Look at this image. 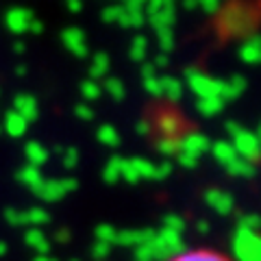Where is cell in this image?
Wrapping results in <instances>:
<instances>
[{
	"mask_svg": "<svg viewBox=\"0 0 261 261\" xmlns=\"http://www.w3.org/2000/svg\"><path fill=\"white\" fill-rule=\"evenodd\" d=\"M33 20H35V15H33L29 9H24V7H13V9H9L7 15H5V24H7V29H9L13 35H22V33H27Z\"/></svg>",
	"mask_w": 261,
	"mask_h": 261,
	"instance_id": "cell-2",
	"label": "cell"
},
{
	"mask_svg": "<svg viewBox=\"0 0 261 261\" xmlns=\"http://www.w3.org/2000/svg\"><path fill=\"white\" fill-rule=\"evenodd\" d=\"M102 65L107 68V57H105V55H98V57H96V63H94V72H96V74H100V68H102Z\"/></svg>",
	"mask_w": 261,
	"mask_h": 261,
	"instance_id": "cell-10",
	"label": "cell"
},
{
	"mask_svg": "<svg viewBox=\"0 0 261 261\" xmlns=\"http://www.w3.org/2000/svg\"><path fill=\"white\" fill-rule=\"evenodd\" d=\"M148 0H126V7H135V9H142V5H146Z\"/></svg>",
	"mask_w": 261,
	"mask_h": 261,
	"instance_id": "cell-12",
	"label": "cell"
},
{
	"mask_svg": "<svg viewBox=\"0 0 261 261\" xmlns=\"http://www.w3.org/2000/svg\"><path fill=\"white\" fill-rule=\"evenodd\" d=\"M65 5H68L72 11H79L81 5H83V0H65Z\"/></svg>",
	"mask_w": 261,
	"mask_h": 261,
	"instance_id": "cell-11",
	"label": "cell"
},
{
	"mask_svg": "<svg viewBox=\"0 0 261 261\" xmlns=\"http://www.w3.org/2000/svg\"><path fill=\"white\" fill-rule=\"evenodd\" d=\"M122 27H126V29H135V27H142V24L146 22V15L142 9H135V7H126L124 5V9H122V15H120V20H118Z\"/></svg>",
	"mask_w": 261,
	"mask_h": 261,
	"instance_id": "cell-5",
	"label": "cell"
},
{
	"mask_svg": "<svg viewBox=\"0 0 261 261\" xmlns=\"http://www.w3.org/2000/svg\"><path fill=\"white\" fill-rule=\"evenodd\" d=\"M122 9H124V5H109L102 9V20L105 22H118L120 15H122Z\"/></svg>",
	"mask_w": 261,
	"mask_h": 261,
	"instance_id": "cell-8",
	"label": "cell"
},
{
	"mask_svg": "<svg viewBox=\"0 0 261 261\" xmlns=\"http://www.w3.org/2000/svg\"><path fill=\"white\" fill-rule=\"evenodd\" d=\"M63 42L74 55H79V57L87 55V42H85V35H83L81 29H65L63 31Z\"/></svg>",
	"mask_w": 261,
	"mask_h": 261,
	"instance_id": "cell-3",
	"label": "cell"
},
{
	"mask_svg": "<svg viewBox=\"0 0 261 261\" xmlns=\"http://www.w3.org/2000/svg\"><path fill=\"white\" fill-rule=\"evenodd\" d=\"M146 48H148V39H146L144 35H137L133 39V46H130V50H133V59H144Z\"/></svg>",
	"mask_w": 261,
	"mask_h": 261,
	"instance_id": "cell-7",
	"label": "cell"
},
{
	"mask_svg": "<svg viewBox=\"0 0 261 261\" xmlns=\"http://www.w3.org/2000/svg\"><path fill=\"white\" fill-rule=\"evenodd\" d=\"M148 15H150V24L157 31L159 29H170L176 20V9H174V5H166V7H161V9L152 11Z\"/></svg>",
	"mask_w": 261,
	"mask_h": 261,
	"instance_id": "cell-4",
	"label": "cell"
},
{
	"mask_svg": "<svg viewBox=\"0 0 261 261\" xmlns=\"http://www.w3.org/2000/svg\"><path fill=\"white\" fill-rule=\"evenodd\" d=\"M157 35H159V42H161V48L163 50H170L174 44V35H172V29H159L157 31Z\"/></svg>",
	"mask_w": 261,
	"mask_h": 261,
	"instance_id": "cell-9",
	"label": "cell"
},
{
	"mask_svg": "<svg viewBox=\"0 0 261 261\" xmlns=\"http://www.w3.org/2000/svg\"><path fill=\"white\" fill-rule=\"evenodd\" d=\"M240 57L244 61H257L259 59V39L252 35V37H248L246 42L242 44V48H240Z\"/></svg>",
	"mask_w": 261,
	"mask_h": 261,
	"instance_id": "cell-6",
	"label": "cell"
},
{
	"mask_svg": "<svg viewBox=\"0 0 261 261\" xmlns=\"http://www.w3.org/2000/svg\"><path fill=\"white\" fill-rule=\"evenodd\" d=\"M161 261H242L233 250L214 242H194L168 252Z\"/></svg>",
	"mask_w": 261,
	"mask_h": 261,
	"instance_id": "cell-1",
	"label": "cell"
}]
</instances>
